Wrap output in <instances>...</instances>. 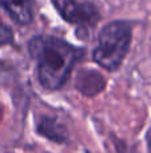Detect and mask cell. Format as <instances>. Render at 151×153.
<instances>
[{
    "mask_svg": "<svg viewBox=\"0 0 151 153\" xmlns=\"http://www.w3.org/2000/svg\"><path fill=\"white\" fill-rule=\"evenodd\" d=\"M29 55L36 61L37 75L43 87L59 90L70 78L74 66L84 50L50 35H37L28 43Z\"/></svg>",
    "mask_w": 151,
    "mask_h": 153,
    "instance_id": "cell-1",
    "label": "cell"
},
{
    "mask_svg": "<svg viewBox=\"0 0 151 153\" xmlns=\"http://www.w3.org/2000/svg\"><path fill=\"white\" fill-rule=\"evenodd\" d=\"M131 35L133 28L128 22L115 20L106 24L99 32L92 59L107 71L118 70L128 53Z\"/></svg>",
    "mask_w": 151,
    "mask_h": 153,
    "instance_id": "cell-2",
    "label": "cell"
},
{
    "mask_svg": "<svg viewBox=\"0 0 151 153\" xmlns=\"http://www.w3.org/2000/svg\"><path fill=\"white\" fill-rule=\"evenodd\" d=\"M56 11L66 22L82 27H94L100 19L99 11L91 1L82 0H52Z\"/></svg>",
    "mask_w": 151,
    "mask_h": 153,
    "instance_id": "cell-3",
    "label": "cell"
},
{
    "mask_svg": "<svg viewBox=\"0 0 151 153\" xmlns=\"http://www.w3.org/2000/svg\"><path fill=\"white\" fill-rule=\"evenodd\" d=\"M0 7L18 24H28L34 19V0H0Z\"/></svg>",
    "mask_w": 151,
    "mask_h": 153,
    "instance_id": "cell-4",
    "label": "cell"
},
{
    "mask_svg": "<svg viewBox=\"0 0 151 153\" xmlns=\"http://www.w3.org/2000/svg\"><path fill=\"white\" fill-rule=\"evenodd\" d=\"M13 42V32L7 24H4L0 19V47L7 46Z\"/></svg>",
    "mask_w": 151,
    "mask_h": 153,
    "instance_id": "cell-5",
    "label": "cell"
},
{
    "mask_svg": "<svg viewBox=\"0 0 151 153\" xmlns=\"http://www.w3.org/2000/svg\"><path fill=\"white\" fill-rule=\"evenodd\" d=\"M147 145H149V151L151 153V128H150V130L147 132Z\"/></svg>",
    "mask_w": 151,
    "mask_h": 153,
    "instance_id": "cell-6",
    "label": "cell"
}]
</instances>
